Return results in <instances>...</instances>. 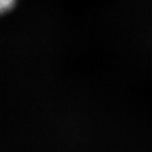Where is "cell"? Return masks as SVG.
I'll return each instance as SVG.
<instances>
[{
  "mask_svg": "<svg viewBox=\"0 0 152 152\" xmlns=\"http://www.w3.org/2000/svg\"><path fill=\"white\" fill-rule=\"evenodd\" d=\"M15 4V0H0V14L9 10Z\"/></svg>",
  "mask_w": 152,
  "mask_h": 152,
  "instance_id": "6da1fadb",
  "label": "cell"
}]
</instances>
